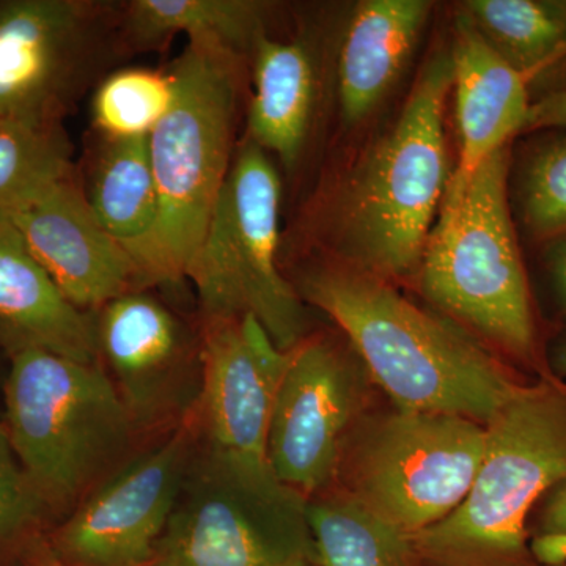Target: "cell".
I'll return each instance as SVG.
<instances>
[{
    "instance_id": "17",
    "label": "cell",
    "mask_w": 566,
    "mask_h": 566,
    "mask_svg": "<svg viewBox=\"0 0 566 566\" xmlns=\"http://www.w3.org/2000/svg\"><path fill=\"white\" fill-rule=\"evenodd\" d=\"M96 342L134 423L158 416L185 352L177 318L148 294L129 292L102 307Z\"/></svg>"
},
{
    "instance_id": "6",
    "label": "cell",
    "mask_w": 566,
    "mask_h": 566,
    "mask_svg": "<svg viewBox=\"0 0 566 566\" xmlns=\"http://www.w3.org/2000/svg\"><path fill=\"white\" fill-rule=\"evenodd\" d=\"M237 55L188 44L170 71L175 98L148 137L159 216L144 283L188 279L232 158Z\"/></svg>"
},
{
    "instance_id": "19",
    "label": "cell",
    "mask_w": 566,
    "mask_h": 566,
    "mask_svg": "<svg viewBox=\"0 0 566 566\" xmlns=\"http://www.w3.org/2000/svg\"><path fill=\"white\" fill-rule=\"evenodd\" d=\"M253 59V91L249 137L283 166L300 159L314 104V66L300 43H283L260 35Z\"/></svg>"
},
{
    "instance_id": "11",
    "label": "cell",
    "mask_w": 566,
    "mask_h": 566,
    "mask_svg": "<svg viewBox=\"0 0 566 566\" xmlns=\"http://www.w3.org/2000/svg\"><path fill=\"white\" fill-rule=\"evenodd\" d=\"M202 359L207 452L252 479L275 480L266 460L268 433L289 352L245 314L210 322Z\"/></svg>"
},
{
    "instance_id": "32",
    "label": "cell",
    "mask_w": 566,
    "mask_h": 566,
    "mask_svg": "<svg viewBox=\"0 0 566 566\" xmlns=\"http://www.w3.org/2000/svg\"><path fill=\"white\" fill-rule=\"evenodd\" d=\"M28 566H66L63 565L57 557L52 554L50 547L36 551L31 558H29Z\"/></svg>"
},
{
    "instance_id": "23",
    "label": "cell",
    "mask_w": 566,
    "mask_h": 566,
    "mask_svg": "<svg viewBox=\"0 0 566 566\" xmlns=\"http://www.w3.org/2000/svg\"><path fill=\"white\" fill-rule=\"evenodd\" d=\"M464 14L528 82L566 57V31L545 2L472 0L465 3Z\"/></svg>"
},
{
    "instance_id": "16",
    "label": "cell",
    "mask_w": 566,
    "mask_h": 566,
    "mask_svg": "<svg viewBox=\"0 0 566 566\" xmlns=\"http://www.w3.org/2000/svg\"><path fill=\"white\" fill-rule=\"evenodd\" d=\"M0 345L11 354L43 349L98 363L96 323L36 262L17 227L0 212Z\"/></svg>"
},
{
    "instance_id": "1",
    "label": "cell",
    "mask_w": 566,
    "mask_h": 566,
    "mask_svg": "<svg viewBox=\"0 0 566 566\" xmlns=\"http://www.w3.org/2000/svg\"><path fill=\"white\" fill-rule=\"evenodd\" d=\"M304 296L340 327L398 411L486 424L517 392L504 365L453 324L353 266L308 275Z\"/></svg>"
},
{
    "instance_id": "30",
    "label": "cell",
    "mask_w": 566,
    "mask_h": 566,
    "mask_svg": "<svg viewBox=\"0 0 566 566\" xmlns=\"http://www.w3.org/2000/svg\"><path fill=\"white\" fill-rule=\"evenodd\" d=\"M547 270L558 308L566 319V237L553 241V248L547 253Z\"/></svg>"
},
{
    "instance_id": "2",
    "label": "cell",
    "mask_w": 566,
    "mask_h": 566,
    "mask_svg": "<svg viewBox=\"0 0 566 566\" xmlns=\"http://www.w3.org/2000/svg\"><path fill=\"white\" fill-rule=\"evenodd\" d=\"M566 474V382L539 378L486 423L474 483L441 523L412 536L416 551L444 566H538L528 520Z\"/></svg>"
},
{
    "instance_id": "8",
    "label": "cell",
    "mask_w": 566,
    "mask_h": 566,
    "mask_svg": "<svg viewBox=\"0 0 566 566\" xmlns=\"http://www.w3.org/2000/svg\"><path fill=\"white\" fill-rule=\"evenodd\" d=\"M305 506L205 450L193 458L150 566H304Z\"/></svg>"
},
{
    "instance_id": "27",
    "label": "cell",
    "mask_w": 566,
    "mask_h": 566,
    "mask_svg": "<svg viewBox=\"0 0 566 566\" xmlns=\"http://www.w3.org/2000/svg\"><path fill=\"white\" fill-rule=\"evenodd\" d=\"M46 510L0 428V547L28 534Z\"/></svg>"
},
{
    "instance_id": "21",
    "label": "cell",
    "mask_w": 566,
    "mask_h": 566,
    "mask_svg": "<svg viewBox=\"0 0 566 566\" xmlns=\"http://www.w3.org/2000/svg\"><path fill=\"white\" fill-rule=\"evenodd\" d=\"M262 13V3L248 0H134L128 31L145 46L185 33L191 44H208L238 57L263 35Z\"/></svg>"
},
{
    "instance_id": "9",
    "label": "cell",
    "mask_w": 566,
    "mask_h": 566,
    "mask_svg": "<svg viewBox=\"0 0 566 566\" xmlns=\"http://www.w3.org/2000/svg\"><path fill=\"white\" fill-rule=\"evenodd\" d=\"M485 446L486 424L438 412H395L360 449L353 494L415 536L461 505Z\"/></svg>"
},
{
    "instance_id": "5",
    "label": "cell",
    "mask_w": 566,
    "mask_h": 566,
    "mask_svg": "<svg viewBox=\"0 0 566 566\" xmlns=\"http://www.w3.org/2000/svg\"><path fill=\"white\" fill-rule=\"evenodd\" d=\"M7 436L46 509L87 493L132 442L134 423L109 374L43 349L11 354Z\"/></svg>"
},
{
    "instance_id": "33",
    "label": "cell",
    "mask_w": 566,
    "mask_h": 566,
    "mask_svg": "<svg viewBox=\"0 0 566 566\" xmlns=\"http://www.w3.org/2000/svg\"><path fill=\"white\" fill-rule=\"evenodd\" d=\"M545 6L566 31V0H546Z\"/></svg>"
},
{
    "instance_id": "34",
    "label": "cell",
    "mask_w": 566,
    "mask_h": 566,
    "mask_svg": "<svg viewBox=\"0 0 566 566\" xmlns=\"http://www.w3.org/2000/svg\"><path fill=\"white\" fill-rule=\"evenodd\" d=\"M557 566H566V562H565V564H562V565H557Z\"/></svg>"
},
{
    "instance_id": "26",
    "label": "cell",
    "mask_w": 566,
    "mask_h": 566,
    "mask_svg": "<svg viewBox=\"0 0 566 566\" xmlns=\"http://www.w3.org/2000/svg\"><path fill=\"white\" fill-rule=\"evenodd\" d=\"M521 218L534 240L566 237V134L545 142L521 177Z\"/></svg>"
},
{
    "instance_id": "18",
    "label": "cell",
    "mask_w": 566,
    "mask_h": 566,
    "mask_svg": "<svg viewBox=\"0 0 566 566\" xmlns=\"http://www.w3.org/2000/svg\"><path fill=\"white\" fill-rule=\"evenodd\" d=\"M431 6L423 0H365L346 29L338 62V98L348 125L385 99L417 46Z\"/></svg>"
},
{
    "instance_id": "22",
    "label": "cell",
    "mask_w": 566,
    "mask_h": 566,
    "mask_svg": "<svg viewBox=\"0 0 566 566\" xmlns=\"http://www.w3.org/2000/svg\"><path fill=\"white\" fill-rule=\"evenodd\" d=\"M305 523L323 566H409L416 551L411 535L353 493L305 506Z\"/></svg>"
},
{
    "instance_id": "7",
    "label": "cell",
    "mask_w": 566,
    "mask_h": 566,
    "mask_svg": "<svg viewBox=\"0 0 566 566\" xmlns=\"http://www.w3.org/2000/svg\"><path fill=\"white\" fill-rule=\"evenodd\" d=\"M281 181L266 153L248 140L234 156L188 279L210 322L252 314L290 352L303 311L277 268Z\"/></svg>"
},
{
    "instance_id": "10",
    "label": "cell",
    "mask_w": 566,
    "mask_h": 566,
    "mask_svg": "<svg viewBox=\"0 0 566 566\" xmlns=\"http://www.w3.org/2000/svg\"><path fill=\"white\" fill-rule=\"evenodd\" d=\"M191 424L115 469L54 532L66 566H150L193 460Z\"/></svg>"
},
{
    "instance_id": "12",
    "label": "cell",
    "mask_w": 566,
    "mask_h": 566,
    "mask_svg": "<svg viewBox=\"0 0 566 566\" xmlns=\"http://www.w3.org/2000/svg\"><path fill=\"white\" fill-rule=\"evenodd\" d=\"M356 401V382L337 349L318 340L290 349L266 447L281 485L311 494L333 476Z\"/></svg>"
},
{
    "instance_id": "25",
    "label": "cell",
    "mask_w": 566,
    "mask_h": 566,
    "mask_svg": "<svg viewBox=\"0 0 566 566\" xmlns=\"http://www.w3.org/2000/svg\"><path fill=\"white\" fill-rule=\"evenodd\" d=\"M175 98L172 73L128 69L111 74L93 98V122L106 140L148 139Z\"/></svg>"
},
{
    "instance_id": "31",
    "label": "cell",
    "mask_w": 566,
    "mask_h": 566,
    "mask_svg": "<svg viewBox=\"0 0 566 566\" xmlns=\"http://www.w3.org/2000/svg\"><path fill=\"white\" fill-rule=\"evenodd\" d=\"M549 374L562 381L566 378V333L551 348Z\"/></svg>"
},
{
    "instance_id": "15",
    "label": "cell",
    "mask_w": 566,
    "mask_h": 566,
    "mask_svg": "<svg viewBox=\"0 0 566 566\" xmlns=\"http://www.w3.org/2000/svg\"><path fill=\"white\" fill-rule=\"evenodd\" d=\"M450 55L460 159L447 186H461L480 164L524 132L531 82L495 52L468 14L458 18Z\"/></svg>"
},
{
    "instance_id": "3",
    "label": "cell",
    "mask_w": 566,
    "mask_h": 566,
    "mask_svg": "<svg viewBox=\"0 0 566 566\" xmlns=\"http://www.w3.org/2000/svg\"><path fill=\"white\" fill-rule=\"evenodd\" d=\"M452 84V55L438 52L346 186L338 244L349 266L387 282L419 270L449 182L444 112Z\"/></svg>"
},
{
    "instance_id": "28",
    "label": "cell",
    "mask_w": 566,
    "mask_h": 566,
    "mask_svg": "<svg viewBox=\"0 0 566 566\" xmlns=\"http://www.w3.org/2000/svg\"><path fill=\"white\" fill-rule=\"evenodd\" d=\"M538 535L566 536V474L546 491L532 512L528 536Z\"/></svg>"
},
{
    "instance_id": "29",
    "label": "cell",
    "mask_w": 566,
    "mask_h": 566,
    "mask_svg": "<svg viewBox=\"0 0 566 566\" xmlns=\"http://www.w3.org/2000/svg\"><path fill=\"white\" fill-rule=\"evenodd\" d=\"M562 126H566V91L551 93L545 98L531 104L524 132L562 128Z\"/></svg>"
},
{
    "instance_id": "4",
    "label": "cell",
    "mask_w": 566,
    "mask_h": 566,
    "mask_svg": "<svg viewBox=\"0 0 566 566\" xmlns=\"http://www.w3.org/2000/svg\"><path fill=\"white\" fill-rule=\"evenodd\" d=\"M510 148L464 185L447 186L420 262V289L436 307L517 363L539 365L526 270L509 203Z\"/></svg>"
},
{
    "instance_id": "13",
    "label": "cell",
    "mask_w": 566,
    "mask_h": 566,
    "mask_svg": "<svg viewBox=\"0 0 566 566\" xmlns=\"http://www.w3.org/2000/svg\"><path fill=\"white\" fill-rule=\"evenodd\" d=\"M36 262L81 311L102 308L136 292L140 271L104 230L85 193L70 178L20 208L3 212Z\"/></svg>"
},
{
    "instance_id": "14",
    "label": "cell",
    "mask_w": 566,
    "mask_h": 566,
    "mask_svg": "<svg viewBox=\"0 0 566 566\" xmlns=\"http://www.w3.org/2000/svg\"><path fill=\"white\" fill-rule=\"evenodd\" d=\"M84 24L73 0L0 6V118L55 126Z\"/></svg>"
},
{
    "instance_id": "20",
    "label": "cell",
    "mask_w": 566,
    "mask_h": 566,
    "mask_svg": "<svg viewBox=\"0 0 566 566\" xmlns=\"http://www.w3.org/2000/svg\"><path fill=\"white\" fill-rule=\"evenodd\" d=\"M85 197L104 230L133 256L144 283L159 216L148 139L107 140Z\"/></svg>"
},
{
    "instance_id": "24",
    "label": "cell",
    "mask_w": 566,
    "mask_h": 566,
    "mask_svg": "<svg viewBox=\"0 0 566 566\" xmlns=\"http://www.w3.org/2000/svg\"><path fill=\"white\" fill-rule=\"evenodd\" d=\"M70 153L57 126L0 118V212L31 202L70 178Z\"/></svg>"
}]
</instances>
